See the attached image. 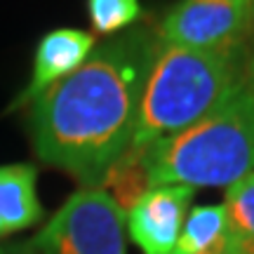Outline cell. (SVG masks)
Wrapping results in <instances>:
<instances>
[{
    "label": "cell",
    "instance_id": "1",
    "mask_svg": "<svg viewBox=\"0 0 254 254\" xmlns=\"http://www.w3.org/2000/svg\"><path fill=\"white\" fill-rule=\"evenodd\" d=\"M155 43L153 28H127L28 104L26 129L40 163L80 189H101L132 144Z\"/></svg>",
    "mask_w": 254,
    "mask_h": 254
},
{
    "label": "cell",
    "instance_id": "2",
    "mask_svg": "<svg viewBox=\"0 0 254 254\" xmlns=\"http://www.w3.org/2000/svg\"><path fill=\"white\" fill-rule=\"evenodd\" d=\"M247 62L250 50L205 52L158 40L129 148H148L219 106L247 80Z\"/></svg>",
    "mask_w": 254,
    "mask_h": 254
},
{
    "label": "cell",
    "instance_id": "3",
    "mask_svg": "<svg viewBox=\"0 0 254 254\" xmlns=\"http://www.w3.org/2000/svg\"><path fill=\"white\" fill-rule=\"evenodd\" d=\"M139 153L151 189L165 184L228 189L254 172V90L245 80L193 125Z\"/></svg>",
    "mask_w": 254,
    "mask_h": 254
},
{
    "label": "cell",
    "instance_id": "4",
    "mask_svg": "<svg viewBox=\"0 0 254 254\" xmlns=\"http://www.w3.org/2000/svg\"><path fill=\"white\" fill-rule=\"evenodd\" d=\"M36 243L45 254H127L125 212L104 189H78Z\"/></svg>",
    "mask_w": 254,
    "mask_h": 254
},
{
    "label": "cell",
    "instance_id": "5",
    "mask_svg": "<svg viewBox=\"0 0 254 254\" xmlns=\"http://www.w3.org/2000/svg\"><path fill=\"white\" fill-rule=\"evenodd\" d=\"M155 36L165 45L205 52L247 50L252 0H179L163 14Z\"/></svg>",
    "mask_w": 254,
    "mask_h": 254
},
{
    "label": "cell",
    "instance_id": "6",
    "mask_svg": "<svg viewBox=\"0 0 254 254\" xmlns=\"http://www.w3.org/2000/svg\"><path fill=\"white\" fill-rule=\"evenodd\" d=\"M190 186H153L125 212L127 236L144 254H174L193 200Z\"/></svg>",
    "mask_w": 254,
    "mask_h": 254
},
{
    "label": "cell",
    "instance_id": "7",
    "mask_svg": "<svg viewBox=\"0 0 254 254\" xmlns=\"http://www.w3.org/2000/svg\"><path fill=\"white\" fill-rule=\"evenodd\" d=\"M94 36L80 28H55L40 38L33 55V71L26 87L14 101L17 106H28L52 85L71 75L94 50Z\"/></svg>",
    "mask_w": 254,
    "mask_h": 254
},
{
    "label": "cell",
    "instance_id": "8",
    "mask_svg": "<svg viewBox=\"0 0 254 254\" xmlns=\"http://www.w3.org/2000/svg\"><path fill=\"white\" fill-rule=\"evenodd\" d=\"M45 219L38 198V167L0 165V238L26 231Z\"/></svg>",
    "mask_w": 254,
    "mask_h": 254
},
{
    "label": "cell",
    "instance_id": "9",
    "mask_svg": "<svg viewBox=\"0 0 254 254\" xmlns=\"http://www.w3.org/2000/svg\"><path fill=\"white\" fill-rule=\"evenodd\" d=\"M226 212L224 205L190 207L184 221L182 236L174 254H209L226 252Z\"/></svg>",
    "mask_w": 254,
    "mask_h": 254
},
{
    "label": "cell",
    "instance_id": "10",
    "mask_svg": "<svg viewBox=\"0 0 254 254\" xmlns=\"http://www.w3.org/2000/svg\"><path fill=\"white\" fill-rule=\"evenodd\" d=\"M226 212V252L254 254V172L231 184L224 198Z\"/></svg>",
    "mask_w": 254,
    "mask_h": 254
},
{
    "label": "cell",
    "instance_id": "11",
    "mask_svg": "<svg viewBox=\"0 0 254 254\" xmlns=\"http://www.w3.org/2000/svg\"><path fill=\"white\" fill-rule=\"evenodd\" d=\"M92 28L101 36H118L141 17L139 0H87Z\"/></svg>",
    "mask_w": 254,
    "mask_h": 254
},
{
    "label": "cell",
    "instance_id": "12",
    "mask_svg": "<svg viewBox=\"0 0 254 254\" xmlns=\"http://www.w3.org/2000/svg\"><path fill=\"white\" fill-rule=\"evenodd\" d=\"M0 254H45L43 247L36 243V238L24 243H0Z\"/></svg>",
    "mask_w": 254,
    "mask_h": 254
},
{
    "label": "cell",
    "instance_id": "13",
    "mask_svg": "<svg viewBox=\"0 0 254 254\" xmlns=\"http://www.w3.org/2000/svg\"><path fill=\"white\" fill-rule=\"evenodd\" d=\"M247 82H250V87L254 90V52L250 55V62H247Z\"/></svg>",
    "mask_w": 254,
    "mask_h": 254
},
{
    "label": "cell",
    "instance_id": "14",
    "mask_svg": "<svg viewBox=\"0 0 254 254\" xmlns=\"http://www.w3.org/2000/svg\"><path fill=\"white\" fill-rule=\"evenodd\" d=\"M252 26H254V0H252Z\"/></svg>",
    "mask_w": 254,
    "mask_h": 254
},
{
    "label": "cell",
    "instance_id": "15",
    "mask_svg": "<svg viewBox=\"0 0 254 254\" xmlns=\"http://www.w3.org/2000/svg\"><path fill=\"white\" fill-rule=\"evenodd\" d=\"M209 254H228V252H209Z\"/></svg>",
    "mask_w": 254,
    "mask_h": 254
}]
</instances>
